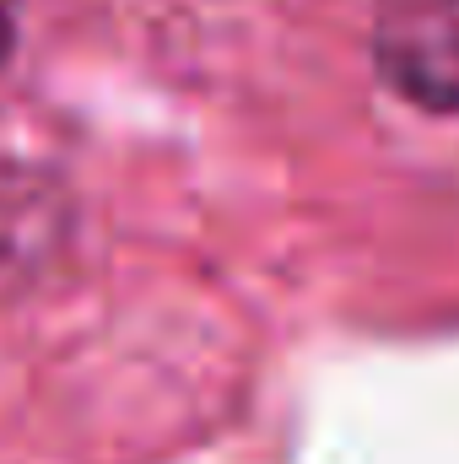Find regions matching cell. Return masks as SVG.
<instances>
[{
  "label": "cell",
  "mask_w": 459,
  "mask_h": 464,
  "mask_svg": "<svg viewBox=\"0 0 459 464\" xmlns=\"http://www.w3.org/2000/svg\"><path fill=\"white\" fill-rule=\"evenodd\" d=\"M373 60L405 103L459 114V0H384Z\"/></svg>",
  "instance_id": "cell-1"
},
{
  "label": "cell",
  "mask_w": 459,
  "mask_h": 464,
  "mask_svg": "<svg viewBox=\"0 0 459 464\" xmlns=\"http://www.w3.org/2000/svg\"><path fill=\"white\" fill-rule=\"evenodd\" d=\"M11 44H16V0H0V65H5Z\"/></svg>",
  "instance_id": "cell-2"
}]
</instances>
